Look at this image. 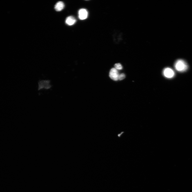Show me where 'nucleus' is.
Here are the masks:
<instances>
[{
  "label": "nucleus",
  "instance_id": "nucleus-2",
  "mask_svg": "<svg viewBox=\"0 0 192 192\" xmlns=\"http://www.w3.org/2000/svg\"><path fill=\"white\" fill-rule=\"evenodd\" d=\"M51 87L50 81L48 80H42L38 82V90L43 89H48Z\"/></svg>",
  "mask_w": 192,
  "mask_h": 192
},
{
  "label": "nucleus",
  "instance_id": "nucleus-5",
  "mask_svg": "<svg viewBox=\"0 0 192 192\" xmlns=\"http://www.w3.org/2000/svg\"><path fill=\"white\" fill-rule=\"evenodd\" d=\"M78 14L79 18L81 20H84L87 18L88 13L87 10L81 9L79 10Z\"/></svg>",
  "mask_w": 192,
  "mask_h": 192
},
{
  "label": "nucleus",
  "instance_id": "nucleus-3",
  "mask_svg": "<svg viewBox=\"0 0 192 192\" xmlns=\"http://www.w3.org/2000/svg\"><path fill=\"white\" fill-rule=\"evenodd\" d=\"M119 74L117 70L115 68H112L109 72V77L111 79L115 81L119 80Z\"/></svg>",
  "mask_w": 192,
  "mask_h": 192
},
{
  "label": "nucleus",
  "instance_id": "nucleus-8",
  "mask_svg": "<svg viewBox=\"0 0 192 192\" xmlns=\"http://www.w3.org/2000/svg\"><path fill=\"white\" fill-rule=\"evenodd\" d=\"M115 68L117 70H121L123 69V67L122 65L120 63L116 64L115 65Z\"/></svg>",
  "mask_w": 192,
  "mask_h": 192
},
{
  "label": "nucleus",
  "instance_id": "nucleus-6",
  "mask_svg": "<svg viewBox=\"0 0 192 192\" xmlns=\"http://www.w3.org/2000/svg\"><path fill=\"white\" fill-rule=\"evenodd\" d=\"M76 19L72 16H69L66 18L65 22L68 25L71 26L74 25L76 22Z\"/></svg>",
  "mask_w": 192,
  "mask_h": 192
},
{
  "label": "nucleus",
  "instance_id": "nucleus-9",
  "mask_svg": "<svg viewBox=\"0 0 192 192\" xmlns=\"http://www.w3.org/2000/svg\"><path fill=\"white\" fill-rule=\"evenodd\" d=\"M125 77V74L124 73L121 74L119 75V80H121L124 79Z\"/></svg>",
  "mask_w": 192,
  "mask_h": 192
},
{
  "label": "nucleus",
  "instance_id": "nucleus-4",
  "mask_svg": "<svg viewBox=\"0 0 192 192\" xmlns=\"http://www.w3.org/2000/svg\"><path fill=\"white\" fill-rule=\"evenodd\" d=\"M163 74L165 76L168 78H173L175 75L174 70L170 68L165 69L163 71Z\"/></svg>",
  "mask_w": 192,
  "mask_h": 192
},
{
  "label": "nucleus",
  "instance_id": "nucleus-7",
  "mask_svg": "<svg viewBox=\"0 0 192 192\" xmlns=\"http://www.w3.org/2000/svg\"><path fill=\"white\" fill-rule=\"evenodd\" d=\"M65 5L64 3L62 1L58 2L54 6V9L57 11H60L64 8Z\"/></svg>",
  "mask_w": 192,
  "mask_h": 192
},
{
  "label": "nucleus",
  "instance_id": "nucleus-1",
  "mask_svg": "<svg viewBox=\"0 0 192 192\" xmlns=\"http://www.w3.org/2000/svg\"><path fill=\"white\" fill-rule=\"evenodd\" d=\"M175 67L177 71L183 72L186 71L188 68V66L187 63L184 60L179 59L175 62Z\"/></svg>",
  "mask_w": 192,
  "mask_h": 192
}]
</instances>
